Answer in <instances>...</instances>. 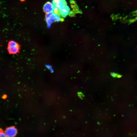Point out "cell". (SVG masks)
<instances>
[{
	"instance_id": "6da1fadb",
	"label": "cell",
	"mask_w": 137,
	"mask_h": 137,
	"mask_svg": "<svg viewBox=\"0 0 137 137\" xmlns=\"http://www.w3.org/2000/svg\"><path fill=\"white\" fill-rule=\"evenodd\" d=\"M54 7L57 8L61 16L66 17L69 14L70 9L65 0H52Z\"/></svg>"
},
{
	"instance_id": "7a4b0ae2",
	"label": "cell",
	"mask_w": 137,
	"mask_h": 137,
	"mask_svg": "<svg viewBox=\"0 0 137 137\" xmlns=\"http://www.w3.org/2000/svg\"><path fill=\"white\" fill-rule=\"evenodd\" d=\"M45 20L47 27L50 28L52 23L60 21H63L64 19L58 15L52 12L46 13L45 15Z\"/></svg>"
},
{
	"instance_id": "3957f363",
	"label": "cell",
	"mask_w": 137,
	"mask_h": 137,
	"mask_svg": "<svg viewBox=\"0 0 137 137\" xmlns=\"http://www.w3.org/2000/svg\"><path fill=\"white\" fill-rule=\"evenodd\" d=\"M20 47V45L17 42L11 41L8 43L7 49L10 54H15L19 52Z\"/></svg>"
},
{
	"instance_id": "277c9868",
	"label": "cell",
	"mask_w": 137,
	"mask_h": 137,
	"mask_svg": "<svg viewBox=\"0 0 137 137\" xmlns=\"http://www.w3.org/2000/svg\"><path fill=\"white\" fill-rule=\"evenodd\" d=\"M4 132L6 136L13 137L17 134V130L14 127L11 126L7 128Z\"/></svg>"
},
{
	"instance_id": "5b68a950",
	"label": "cell",
	"mask_w": 137,
	"mask_h": 137,
	"mask_svg": "<svg viewBox=\"0 0 137 137\" xmlns=\"http://www.w3.org/2000/svg\"><path fill=\"white\" fill-rule=\"evenodd\" d=\"M43 9L45 13H48L53 12L54 7L52 4L50 2H47L44 5Z\"/></svg>"
},
{
	"instance_id": "8992f818",
	"label": "cell",
	"mask_w": 137,
	"mask_h": 137,
	"mask_svg": "<svg viewBox=\"0 0 137 137\" xmlns=\"http://www.w3.org/2000/svg\"><path fill=\"white\" fill-rule=\"evenodd\" d=\"M5 132L1 129L0 128V137H6Z\"/></svg>"
},
{
	"instance_id": "52a82bcc",
	"label": "cell",
	"mask_w": 137,
	"mask_h": 137,
	"mask_svg": "<svg viewBox=\"0 0 137 137\" xmlns=\"http://www.w3.org/2000/svg\"><path fill=\"white\" fill-rule=\"evenodd\" d=\"M117 74L116 73L114 72H112L111 73V75L113 77H117Z\"/></svg>"
},
{
	"instance_id": "ba28073f",
	"label": "cell",
	"mask_w": 137,
	"mask_h": 137,
	"mask_svg": "<svg viewBox=\"0 0 137 137\" xmlns=\"http://www.w3.org/2000/svg\"><path fill=\"white\" fill-rule=\"evenodd\" d=\"M122 76V75L119 74H117V77L118 78H120Z\"/></svg>"
},
{
	"instance_id": "9c48e42d",
	"label": "cell",
	"mask_w": 137,
	"mask_h": 137,
	"mask_svg": "<svg viewBox=\"0 0 137 137\" xmlns=\"http://www.w3.org/2000/svg\"><path fill=\"white\" fill-rule=\"evenodd\" d=\"M20 0L22 2H24L25 1V0Z\"/></svg>"
}]
</instances>
